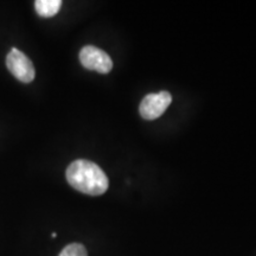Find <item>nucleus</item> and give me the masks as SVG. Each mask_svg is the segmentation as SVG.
<instances>
[{"label":"nucleus","mask_w":256,"mask_h":256,"mask_svg":"<svg viewBox=\"0 0 256 256\" xmlns=\"http://www.w3.org/2000/svg\"><path fill=\"white\" fill-rule=\"evenodd\" d=\"M66 177L75 190L89 196H101L110 186L104 170L95 162L86 159L72 162L66 168Z\"/></svg>","instance_id":"nucleus-1"},{"label":"nucleus","mask_w":256,"mask_h":256,"mask_svg":"<svg viewBox=\"0 0 256 256\" xmlns=\"http://www.w3.org/2000/svg\"><path fill=\"white\" fill-rule=\"evenodd\" d=\"M62 6L60 0H37L34 2V8L38 16L43 18H50L58 14Z\"/></svg>","instance_id":"nucleus-5"},{"label":"nucleus","mask_w":256,"mask_h":256,"mask_svg":"<svg viewBox=\"0 0 256 256\" xmlns=\"http://www.w3.org/2000/svg\"><path fill=\"white\" fill-rule=\"evenodd\" d=\"M172 102V95L168 92H159L146 95L139 107V113L142 119L156 120L162 116Z\"/></svg>","instance_id":"nucleus-3"},{"label":"nucleus","mask_w":256,"mask_h":256,"mask_svg":"<svg viewBox=\"0 0 256 256\" xmlns=\"http://www.w3.org/2000/svg\"><path fill=\"white\" fill-rule=\"evenodd\" d=\"M6 66L10 72L23 83H30L36 76V70L30 58L16 48H12L6 57Z\"/></svg>","instance_id":"nucleus-2"},{"label":"nucleus","mask_w":256,"mask_h":256,"mask_svg":"<svg viewBox=\"0 0 256 256\" xmlns=\"http://www.w3.org/2000/svg\"><path fill=\"white\" fill-rule=\"evenodd\" d=\"M58 256H88V252L84 246L81 243H70L63 248Z\"/></svg>","instance_id":"nucleus-6"},{"label":"nucleus","mask_w":256,"mask_h":256,"mask_svg":"<svg viewBox=\"0 0 256 256\" xmlns=\"http://www.w3.org/2000/svg\"><path fill=\"white\" fill-rule=\"evenodd\" d=\"M80 60L86 69L100 74H108L113 69V60L110 55L92 46L82 48L80 51Z\"/></svg>","instance_id":"nucleus-4"}]
</instances>
